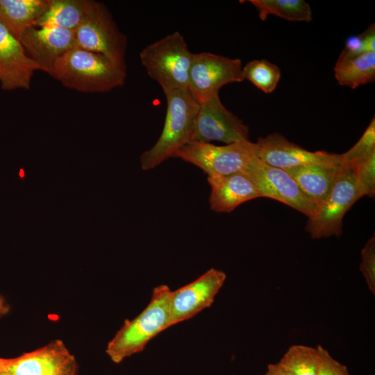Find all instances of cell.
<instances>
[{
    "label": "cell",
    "mask_w": 375,
    "mask_h": 375,
    "mask_svg": "<svg viewBox=\"0 0 375 375\" xmlns=\"http://www.w3.org/2000/svg\"><path fill=\"white\" fill-rule=\"evenodd\" d=\"M50 76L81 92L103 93L122 87L126 70L102 54L74 47L58 59Z\"/></svg>",
    "instance_id": "cell-1"
},
{
    "label": "cell",
    "mask_w": 375,
    "mask_h": 375,
    "mask_svg": "<svg viewBox=\"0 0 375 375\" xmlns=\"http://www.w3.org/2000/svg\"><path fill=\"white\" fill-rule=\"evenodd\" d=\"M172 290L167 285L153 288L150 302L124 325L108 343L106 353L115 363L142 351L148 342L169 328Z\"/></svg>",
    "instance_id": "cell-2"
},
{
    "label": "cell",
    "mask_w": 375,
    "mask_h": 375,
    "mask_svg": "<svg viewBox=\"0 0 375 375\" xmlns=\"http://www.w3.org/2000/svg\"><path fill=\"white\" fill-rule=\"evenodd\" d=\"M167 112L163 128L158 140L140 157L141 167L150 170L160 165L188 143L192 132L199 103L188 89L164 93Z\"/></svg>",
    "instance_id": "cell-3"
},
{
    "label": "cell",
    "mask_w": 375,
    "mask_h": 375,
    "mask_svg": "<svg viewBox=\"0 0 375 375\" xmlns=\"http://www.w3.org/2000/svg\"><path fill=\"white\" fill-rule=\"evenodd\" d=\"M193 53L183 36L175 31L142 49L140 59L165 93L188 88Z\"/></svg>",
    "instance_id": "cell-4"
},
{
    "label": "cell",
    "mask_w": 375,
    "mask_h": 375,
    "mask_svg": "<svg viewBox=\"0 0 375 375\" xmlns=\"http://www.w3.org/2000/svg\"><path fill=\"white\" fill-rule=\"evenodd\" d=\"M74 35L75 47L102 54L126 70L127 38L104 3L96 2Z\"/></svg>",
    "instance_id": "cell-5"
},
{
    "label": "cell",
    "mask_w": 375,
    "mask_h": 375,
    "mask_svg": "<svg viewBox=\"0 0 375 375\" xmlns=\"http://www.w3.org/2000/svg\"><path fill=\"white\" fill-rule=\"evenodd\" d=\"M257 144L250 140L218 146L192 141L179 149L174 157L194 165L208 176L242 172L256 156Z\"/></svg>",
    "instance_id": "cell-6"
},
{
    "label": "cell",
    "mask_w": 375,
    "mask_h": 375,
    "mask_svg": "<svg viewBox=\"0 0 375 375\" xmlns=\"http://www.w3.org/2000/svg\"><path fill=\"white\" fill-rule=\"evenodd\" d=\"M242 61L209 53H194L188 90L200 104L219 95L224 85L244 81Z\"/></svg>",
    "instance_id": "cell-7"
},
{
    "label": "cell",
    "mask_w": 375,
    "mask_h": 375,
    "mask_svg": "<svg viewBox=\"0 0 375 375\" xmlns=\"http://www.w3.org/2000/svg\"><path fill=\"white\" fill-rule=\"evenodd\" d=\"M254 183L262 197L275 199L314 219L318 207L302 192L284 169L270 166L255 156L242 172Z\"/></svg>",
    "instance_id": "cell-8"
},
{
    "label": "cell",
    "mask_w": 375,
    "mask_h": 375,
    "mask_svg": "<svg viewBox=\"0 0 375 375\" xmlns=\"http://www.w3.org/2000/svg\"><path fill=\"white\" fill-rule=\"evenodd\" d=\"M359 199L353 172L347 167L335 181L317 217L308 219L306 231L313 239L340 236L344 215Z\"/></svg>",
    "instance_id": "cell-9"
},
{
    "label": "cell",
    "mask_w": 375,
    "mask_h": 375,
    "mask_svg": "<svg viewBox=\"0 0 375 375\" xmlns=\"http://www.w3.org/2000/svg\"><path fill=\"white\" fill-rule=\"evenodd\" d=\"M249 140V127L222 103L219 95L199 104L192 142L226 144Z\"/></svg>",
    "instance_id": "cell-10"
},
{
    "label": "cell",
    "mask_w": 375,
    "mask_h": 375,
    "mask_svg": "<svg viewBox=\"0 0 375 375\" xmlns=\"http://www.w3.org/2000/svg\"><path fill=\"white\" fill-rule=\"evenodd\" d=\"M256 143L257 158L270 166L283 169L308 165H349L342 153L310 151L289 141L278 133L260 137Z\"/></svg>",
    "instance_id": "cell-11"
},
{
    "label": "cell",
    "mask_w": 375,
    "mask_h": 375,
    "mask_svg": "<svg viewBox=\"0 0 375 375\" xmlns=\"http://www.w3.org/2000/svg\"><path fill=\"white\" fill-rule=\"evenodd\" d=\"M12 375H78L75 356L64 342L54 340L44 346L7 359L3 368Z\"/></svg>",
    "instance_id": "cell-12"
},
{
    "label": "cell",
    "mask_w": 375,
    "mask_h": 375,
    "mask_svg": "<svg viewBox=\"0 0 375 375\" xmlns=\"http://www.w3.org/2000/svg\"><path fill=\"white\" fill-rule=\"evenodd\" d=\"M226 278L223 271L210 268L194 281L172 291L169 327L210 307Z\"/></svg>",
    "instance_id": "cell-13"
},
{
    "label": "cell",
    "mask_w": 375,
    "mask_h": 375,
    "mask_svg": "<svg viewBox=\"0 0 375 375\" xmlns=\"http://www.w3.org/2000/svg\"><path fill=\"white\" fill-rule=\"evenodd\" d=\"M19 40L39 69L49 75L58 59L75 47L74 31L53 26H31Z\"/></svg>",
    "instance_id": "cell-14"
},
{
    "label": "cell",
    "mask_w": 375,
    "mask_h": 375,
    "mask_svg": "<svg viewBox=\"0 0 375 375\" xmlns=\"http://www.w3.org/2000/svg\"><path fill=\"white\" fill-rule=\"evenodd\" d=\"M40 70L28 56L19 39L0 23V86L6 91L29 90Z\"/></svg>",
    "instance_id": "cell-15"
},
{
    "label": "cell",
    "mask_w": 375,
    "mask_h": 375,
    "mask_svg": "<svg viewBox=\"0 0 375 375\" xmlns=\"http://www.w3.org/2000/svg\"><path fill=\"white\" fill-rule=\"evenodd\" d=\"M210 186V208L217 212H230L248 201L262 197L251 179L244 173L208 176Z\"/></svg>",
    "instance_id": "cell-16"
},
{
    "label": "cell",
    "mask_w": 375,
    "mask_h": 375,
    "mask_svg": "<svg viewBox=\"0 0 375 375\" xmlns=\"http://www.w3.org/2000/svg\"><path fill=\"white\" fill-rule=\"evenodd\" d=\"M349 165H308L285 170L302 192L318 207L324 203L340 174Z\"/></svg>",
    "instance_id": "cell-17"
},
{
    "label": "cell",
    "mask_w": 375,
    "mask_h": 375,
    "mask_svg": "<svg viewBox=\"0 0 375 375\" xmlns=\"http://www.w3.org/2000/svg\"><path fill=\"white\" fill-rule=\"evenodd\" d=\"M49 3V0H0V23L19 39L36 25Z\"/></svg>",
    "instance_id": "cell-18"
},
{
    "label": "cell",
    "mask_w": 375,
    "mask_h": 375,
    "mask_svg": "<svg viewBox=\"0 0 375 375\" xmlns=\"http://www.w3.org/2000/svg\"><path fill=\"white\" fill-rule=\"evenodd\" d=\"M93 0H49L35 26H53L74 31L94 8Z\"/></svg>",
    "instance_id": "cell-19"
},
{
    "label": "cell",
    "mask_w": 375,
    "mask_h": 375,
    "mask_svg": "<svg viewBox=\"0 0 375 375\" xmlns=\"http://www.w3.org/2000/svg\"><path fill=\"white\" fill-rule=\"evenodd\" d=\"M334 76L340 85L356 89L375 80V52H365L346 59H338Z\"/></svg>",
    "instance_id": "cell-20"
},
{
    "label": "cell",
    "mask_w": 375,
    "mask_h": 375,
    "mask_svg": "<svg viewBox=\"0 0 375 375\" xmlns=\"http://www.w3.org/2000/svg\"><path fill=\"white\" fill-rule=\"evenodd\" d=\"M260 20L274 15L290 22H309L312 19L310 5L303 0H250Z\"/></svg>",
    "instance_id": "cell-21"
},
{
    "label": "cell",
    "mask_w": 375,
    "mask_h": 375,
    "mask_svg": "<svg viewBox=\"0 0 375 375\" xmlns=\"http://www.w3.org/2000/svg\"><path fill=\"white\" fill-rule=\"evenodd\" d=\"M278 364L289 375H317L319 364L318 346L292 345Z\"/></svg>",
    "instance_id": "cell-22"
},
{
    "label": "cell",
    "mask_w": 375,
    "mask_h": 375,
    "mask_svg": "<svg viewBox=\"0 0 375 375\" xmlns=\"http://www.w3.org/2000/svg\"><path fill=\"white\" fill-rule=\"evenodd\" d=\"M242 71L244 79L266 94L274 91L281 74L278 66L265 59L249 61L242 67Z\"/></svg>",
    "instance_id": "cell-23"
},
{
    "label": "cell",
    "mask_w": 375,
    "mask_h": 375,
    "mask_svg": "<svg viewBox=\"0 0 375 375\" xmlns=\"http://www.w3.org/2000/svg\"><path fill=\"white\" fill-rule=\"evenodd\" d=\"M360 198L375 194V152L350 165Z\"/></svg>",
    "instance_id": "cell-24"
},
{
    "label": "cell",
    "mask_w": 375,
    "mask_h": 375,
    "mask_svg": "<svg viewBox=\"0 0 375 375\" xmlns=\"http://www.w3.org/2000/svg\"><path fill=\"white\" fill-rule=\"evenodd\" d=\"M375 152V120H371L359 140L342 153L346 162L351 165Z\"/></svg>",
    "instance_id": "cell-25"
},
{
    "label": "cell",
    "mask_w": 375,
    "mask_h": 375,
    "mask_svg": "<svg viewBox=\"0 0 375 375\" xmlns=\"http://www.w3.org/2000/svg\"><path fill=\"white\" fill-rule=\"evenodd\" d=\"M360 270L367 287L375 294V238H369L361 250Z\"/></svg>",
    "instance_id": "cell-26"
},
{
    "label": "cell",
    "mask_w": 375,
    "mask_h": 375,
    "mask_svg": "<svg viewBox=\"0 0 375 375\" xmlns=\"http://www.w3.org/2000/svg\"><path fill=\"white\" fill-rule=\"evenodd\" d=\"M319 364L317 375H350L347 367L334 359L329 352L318 345Z\"/></svg>",
    "instance_id": "cell-27"
},
{
    "label": "cell",
    "mask_w": 375,
    "mask_h": 375,
    "mask_svg": "<svg viewBox=\"0 0 375 375\" xmlns=\"http://www.w3.org/2000/svg\"><path fill=\"white\" fill-rule=\"evenodd\" d=\"M364 53L361 35H353L347 38L345 47L338 59H346Z\"/></svg>",
    "instance_id": "cell-28"
},
{
    "label": "cell",
    "mask_w": 375,
    "mask_h": 375,
    "mask_svg": "<svg viewBox=\"0 0 375 375\" xmlns=\"http://www.w3.org/2000/svg\"><path fill=\"white\" fill-rule=\"evenodd\" d=\"M362 40L363 51L375 52V30L374 24H372L369 28L361 35Z\"/></svg>",
    "instance_id": "cell-29"
},
{
    "label": "cell",
    "mask_w": 375,
    "mask_h": 375,
    "mask_svg": "<svg viewBox=\"0 0 375 375\" xmlns=\"http://www.w3.org/2000/svg\"><path fill=\"white\" fill-rule=\"evenodd\" d=\"M264 375H289L277 363L269 364L267 366V371Z\"/></svg>",
    "instance_id": "cell-30"
},
{
    "label": "cell",
    "mask_w": 375,
    "mask_h": 375,
    "mask_svg": "<svg viewBox=\"0 0 375 375\" xmlns=\"http://www.w3.org/2000/svg\"><path fill=\"white\" fill-rule=\"evenodd\" d=\"M6 360L7 359L0 358V371L4 368L6 363Z\"/></svg>",
    "instance_id": "cell-31"
},
{
    "label": "cell",
    "mask_w": 375,
    "mask_h": 375,
    "mask_svg": "<svg viewBox=\"0 0 375 375\" xmlns=\"http://www.w3.org/2000/svg\"><path fill=\"white\" fill-rule=\"evenodd\" d=\"M0 375H12L10 373H9L6 369H3L0 371Z\"/></svg>",
    "instance_id": "cell-32"
}]
</instances>
